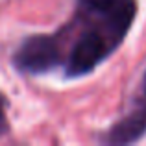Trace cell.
Segmentation results:
<instances>
[{
  "label": "cell",
  "mask_w": 146,
  "mask_h": 146,
  "mask_svg": "<svg viewBox=\"0 0 146 146\" xmlns=\"http://www.w3.org/2000/svg\"><path fill=\"white\" fill-rule=\"evenodd\" d=\"M143 93L146 100V76L143 82ZM146 133V104L141 106L137 111H133L131 115L120 120L113 129L109 131V141L117 144H126V143H133L139 137H143Z\"/></svg>",
  "instance_id": "277c9868"
},
{
  "label": "cell",
  "mask_w": 146,
  "mask_h": 146,
  "mask_svg": "<svg viewBox=\"0 0 146 146\" xmlns=\"http://www.w3.org/2000/svg\"><path fill=\"white\" fill-rule=\"evenodd\" d=\"M82 13L100 22L118 41L124 39L135 17V0H80Z\"/></svg>",
  "instance_id": "6da1fadb"
},
{
  "label": "cell",
  "mask_w": 146,
  "mask_h": 146,
  "mask_svg": "<svg viewBox=\"0 0 146 146\" xmlns=\"http://www.w3.org/2000/svg\"><path fill=\"white\" fill-rule=\"evenodd\" d=\"M57 61H59V48L56 41L46 35H35L26 39L15 54L17 68L30 74L46 72L56 67Z\"/></svg>",
  "instance_id": "3957f363"
},
{
  "label": "cell",
  "mask_w": 146,
  "mask_h": 146,
  "mask_svg": "<svg viewBox=\"0 0 146 146\" xmlns=\"http://www.w3.org/2000/svg\"><path fill=\"white\" fill-rule=\"evenodd\" d=\"M117 41L109 37L106 32L91 30L85 32L74 44L67 63L68 76H82L91 72L94 67L107 57V54L117 46Z\"/></svg>",
  "instance_id": "7a4b0ae2"
},
{
  "label": "cell",
  "mask_w": 146,
  "mask_h": 146,
  "mask_svg": "<svg viewBox=\"0 0 146 146\" xmlns=\"http://www.w3.org/2000/svg\"><path fill=\"white\" fill-rule=\"evenodd\" d=\"M7 128V120H6V113H4V100L0 98V135L6 131Z\"/></svg>",
  "instance_id": "5b68a950"
}]
</instances>
